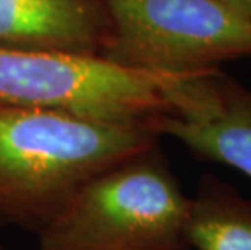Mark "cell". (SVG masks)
Listing matches in <instances>:
<instances>
[{"label":"cell","instance_id":"6da1fadb","mask_svg":"<svg viewBox=\"0 0 251 250\" xmlns=\"http://www.w3.org/2000/svg\"><path fill=\"white\" fill-rule=\"evenodd\" d=\"M159 138L151 125L0 104V222L37 234L83 182Z\"/></svg>","mask_w":251,"mask_h":250},{"label":"cell","instance_id":"7a4b0ae2","mask_svg":"<svg viewBox=\"0 0 251 250\" xmlns=\"http://www.w3.org/2000/svg\"><path fill=\"white\" fill-rule=\"evenodd\" d=\"M190 196L161 145L94 174L36 234L37 250H191Z\"/></svg>","mask_w":251,"mask_h":250},{"label":"cell","instance_id":"3957f363","mask_svg":"<svg viewBox=\"0 0 251 250\" xmlns=\"http://www.w3.org/2000/svg\"><path fill=\"white\" fill-rule=\"evenodd\" d=\"M191 75H161L102 56L0 47V104L109 124L151 125L177 114Z\"/></svg>","mask_w":251,"mask_h":250},{"label":"cell","instance_id":"277c9868","mask_svg":"<svg viewBox=\"0 0 251 250\" xmlns=\"http://www.w3.org/2000/svg\"><path fill=\"white\" fill-rule=\"evenodd\" d=\"M105 58L161 75H195L251 56V21L227 0H102Z\"/></svg>","mask_w":251,"mask_h":250},{"label":"cell","instance_id":"5b68a950","mask_svg":"<svg viewBox=\"0 0 251 250\" xmlns=\"http://www.w3.org/2000/svg\"><path fill=\"white\" fill-rule=\"evenodd\" d=\"M154 130L178 140L198 159L226 164L251 177V89L222 68L207 75L193 114L162 115Z\"/></svg>","mask_w":251,"mask_h":250},{"label":"cell","instance_id":"8992f818","mask_svg":"<svg viewBox=\"0 0 251 250\" xmlns=\"http://www.w3.org/2000/svg\"><path fill=\"white\" fill-rule=\"evenodd\" d=\"M110 41L102 0H0V47L104 57Z\"/></svg>","mask_w":251,"mask_h":250},{"label":"cell","instance_id":"52a82bcc","mask_svg":"<svg viewBox=\"0 0 251 250\" xmlns=\"http://www.w3.org/2000/svg\"><path fill=\"white\" fill-rule=\"evenodd\" d=\"M191 250H251V198L214 174H202L190 196Z\"/></svg>","mask_w":251,"mask_h":250},{"label":"cell","instance_id":"ba28073f","mask_svg":"<svg viewBox=\"0 0 251 250\" xmlns=\"http://www.w3.org/2000/svg\"><path fill=\"white\" fill-rule=\"evenodd\" d=\"M233 8H237L245 18L251 21V0H227Z\"/></svg>","mask_w":251,"mask_h":250},{"label":"cell","instance_id":"9c48e42d","mask_svg":"<svg viewBox=\"0 0 251 250\" xmlns=\"http://www.w3.org/2000/svg\"><path fill=\"white\" fill-rule=\"evenodd\" d=\"M0 250H7V249H5V246H3V242H2V241H0Z\"/></svg>","mask_w":251,"mask_h":250}]
</instances>
